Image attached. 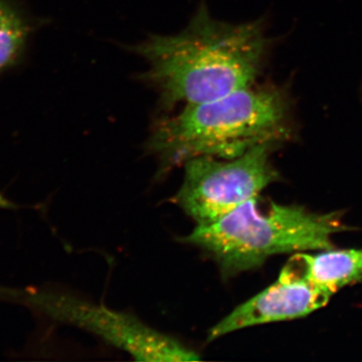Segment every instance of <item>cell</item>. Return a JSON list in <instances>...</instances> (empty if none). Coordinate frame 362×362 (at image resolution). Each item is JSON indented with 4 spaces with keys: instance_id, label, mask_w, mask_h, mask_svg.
I'll return each mask as SVG.
<instances>
[{
    "instance_id": "ba28073f",
    "label": "cell",
    "mask_w": 362,
    "mask_h": 362,
    "mask_svg": "<svg viewBox=\"0 0 362 362\" xmlns=\"http://www.w3.org/2000/svg\"><path fill=\"white\" fill-rule=\"evenodd\" d=\"M32 33V23L23 9L13 0H0V74L18 64Z\"/></svg>"
},
{
    "instance_id": "6da1fadb",
    "label": "cell",
    "mask_w": 362,
    "mask_h": 362,
    "mask_svg": "<svg viewBox=\"0 0 362 362\" xmlns=\"http://www.w3.org/2000/svg\"><path fill=\"white\" fill-rule=\"evenodd\" d=\"M267 45L258 23L216 20L202 4L185 30L151 35L133 51L147 64L142 80L158 93L162 108L171 110L252 86Z\"/></svg>"
},
{
    "instance_id": "52a82bcc",
    "label": "cell",
    "mask_w": 362,
    "mask_h": 362,
    "mask_svg": "<svg viewBox=\"0 0 362 362\" xmlns=\"http://www.w3.org/2000/svg\"><path fill=\"white\" fill-rule=\"evenodd\" d=\"M287 265L305 280L333 294L345 286L362 282V249L297 252Z\"/></svg>"
},
{
    "instance_id": "5b68a950",
    "label": "cell",
    "mask_w": 362,
    "mask_h": 362,
    "mask_svg": "<svg viewBox=\"0 0 362 362\" xmlns=\"http://www.w3.org/2000/svg\"><path fill=\"white\" fill-rule=\"evenodd\" d=\"M62 316L92 331L138 361H194L201 356L173 337L152 329L130 314L74 300H64Z\"/></svg>"
},
{
    "instance_id": "277c9868",
    "label": "cell",
    "mask_w": 362,
    "mask_h": 362,
    "mask_svg": "<svg viewBox=\"0 0 362 362\" xmlns=\"http://www.w3.org/2000/svg\"><path fill=\"white\" fill-rule=\"evenodd\" d=\"M275 145L261 143L233 158L188 159L183 163L185 180L175 195V204L197 226L220 220L279 180L270 161Z\"/></svg>"
},
{
    "instance_id": "8992f818",
    "label": "cell",
    "mask_w": 362,
    "mask_h": 362,
    "mask_svg": "<svg viewBox=\"0 0 362 362\" xmlns=\"http://www.w3.org/2000/svg\"><path fill=\"white\" fill-rule=\"evenodd\" d=\"M332 296V292L305 280L286 264L274 284L211 328L209 341L252 326L309 315L325 306Z\"/></svg>"
},
{
    "instance_id": "3957f363",
    "label": "cell",
    "mask_w": 362,
    "mask_h": 362,
    "mask_svg": "<svg viewBox=\"0 0 362 362\" xmlns=\"http://www.w3.org/2000/svg\"><path fill=\"white\" fill-rule=\"evenodd\" d=\"M354 230L337 211L314 214L258 195L220 220L197 226L182 240L209 252L228 279L258 268L274 255L332 249L335 233Z\"/></svg>"
},
{
    "instance_id": "7a4b0ae2",
    "label": "cell",
    "mask_w": 362,
    "mask_h": 362,
    "mask_svg": "<svg viewBox=\"0 0 362 362\" xmlns=\"http://www.w3.org/2000/svg\"><path fill=\"white\" fill-rule=\"evenodd\" d=\"M288 104L280 90L243 88L226 96L182 107L157 121L147 142L161 170L199 156L233 158L286 136Z\"/></svg>"
}]
</instances>
